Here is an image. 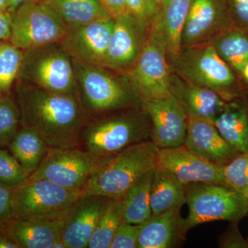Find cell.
Segmentation results:
<instances>
[{
    "label": "cell",
    "mask_w": 248,
    "mask_h": 248,
    "mask_svg": "<svg viewBox=\"0 0 248 248\" xmlns=\"http://www.w3.org/2000/svg\"><path fill=\"white\" fill-rule=\"evenodd\" d=\"M81 196L46 179L29 177L15 188L14 218L60 221Z\"/></svg>",
    "instance_id": "9"
},
{
    "label": "cell",
    "mask_w": 248,
    "mask_h": 248,
    "mask_svg": "<svg viewBox=\"0 0 248 248\" xmlns=\"http://www.w3.org/2000/svg\"><path fill=\"white\" fill-rule=\"evenodd\" d=\"M24 51L9 42H0V94H7L22 67Z\"/></svg>",
    "instance_id": "30"
},
{
    "label": "cell",
    "mask_w": 248,
    "mask_h": 248,
    "mask_svg": "<svg viewBox=\"0 0 248 248\" xmlns=\"http://www.w3.org/2000/svg\"><path fill=\"white\" fill-rule=\"evenodd\" d=\"M8 148L22 167L32 174L45 159L49 146L33 130L22 127L18 130Z\"/></svg>",
    "instance_id": "26"
},
{
    "label": "cell",
    "mask_w": 248,
    "mask_h": 248,
    "mask_svg": "<svg viewBox=\"0 0 248 248\" xmlns=\"http://www.w3.org/2000/svg\"><path fill=\"white\" fill-rule=\"evenodd\" d=\"M170 94L182 106L187 117L213 123L226 102L215 91L191 84L174 73L171 81Z\"/></svg>",
    "instance_id": "19"
},
{
    "label": "cell",
    "mask_w": 248,
    "mask_h": 248,
    "mask_svg": "<svg viewBox=\"0 0 248 248\" xmlns=\"http://www.w3.org/2000/svg\"><path fill=\"white\" fill-rule=\"evenodd\" d=\"M66 24L42 0H31L12 14L10 42L23 51L61 42Z\"/></svg>",
    "instance_id": "10"
},
{
    "label": "cell",
    "mask_w": 248,
    "mask_h": 248,
    "mask_svg": "<svg viewBox=\"0 0 248 248\" xmlns=\"http://www.w3.org/2000/svg\"><path fill=\"white\" fill-rule=\"evenodd\" d=\"M225 185L244 194L248 187V152L239 153L223 167Z\"/></svg>",
    "instance_id": "32"
},
{
    "label": "cell",
    "mask_w": 248,
    "mask_h": 248,
    "mask_svg": "<svg viewBox=\"0 0 248 248\" xmlns=\"http://www.w3.org/2000/svg\"><path fill=\"white\" fill-rule=\"evenodd\" d=\"M218 55L241 77L248 62V29L232 27L212 42Z\"/></svg>",
    "instance_id": "27"
},
{
    "label": "cell",
    "mask_w": 248,
    "mask_h": 248,
    "mask_svg": "<svg viewBox=\"0 0 248 248\" xmlns=\"http://www.w3.org/2000/svg\"><path fill=\"white\" fill-rule=\"evenodd\" d=\"M21 125L32 129L52 148H81L89 122L79 96L60 94L24 84L17 89Z\"/></svg>",
    "instance_id": "1"
},
{
    "label": "cell",
    "mask_w": 248,
    "mask_h": 248,
    "mask_svg": "<svg viewBox=\"0 0 248 248\" xmlns=\"http://www.w3.org/2000/svg\"><path fill=\"white\" fill-rule=\"evenodd\" d=\"M159 148L151 140L135 143L111 157L80 190L81 196L119 197L155 169Z\"/></svg>",
    "instance_id": "3"
},
{
    "label": "cell",
    "mask_w": 248,
    "mask_h": 248,
    "mask_svg": "<svg viewBox=\"0 0 248 248\" xmlns=\"http://www.w3.org/2000/svg\"><path fill=\"white\" fill-rule=\"evenodd\" d=\"M112 17L128 12L125 0H99Z\"/></svg>",
    "instance_id": "39"
},
{
    "label": "cell",
    "mask_w": 248,
    "mask_h": 248,
    "mask_svg": "<svg viewBox=\"0 0 248 248\" xmlns=\"http://www.w3.org/2000/svg\"><path fill=\"white\" fill-rule=\"evenodd\" d=\"M21 114L11 96L0 94V146L8 147L19 130Z\"/></svg>",
    "instance_id": "31"
},
{
    "label": "cell",
    "mask_w": 248,
    "mask_h": 248,
    "mask_svg": "<svg viewBox=\"0 0 248 248\" xmlns=\"http://www.w3.org/2000/svg\"><path fill=\"white\" fill-rule=\"evenodd\" d=\"M112 156H99L81 148L49 147L38 169L31 177L46 179L71 190H81Z\"/></svg>",
    "instance_id": "11"
},
{
    "label": "cell",
    "mask_w": 248,
    "mask_h": 248,
    "mask_svg": "<svg viewBox=\"0 0 248 248\" xmlns=\"http://www.w3.org/2000/svg\"><path fill=\"white\" fill-rule=\"evenodd\" d=\"M137 108L92 119L83 131L81 148L99 156H112L132 145L151 140L149 117L142 108Z\"/></svg>",
    "instance_id": "4"
},
{
    "label": "cell",
    "mask_w": 248,
    "mask_h": 248,
    "mask_svg": "<svg viewBox=\"0 0 248 248\" xmlns=\"http://www.w3.org/2000/svg\"><path fill=\"white\" fill-rule=\"evenodd\" d=\"M141 226L122 221L116 232L110 248H138Z\"/></svg>",
    "instance_id": "35"
},
{
    "label": "cell",
    "mask_w": 248,
    "mask_h": 248,
    "mask_svg": "<svg viewBox=\"0 0 248 248\" xmlns=\"http://www.w3.org/2000/svg\"><path fill=\"white\" fill-rule=\"evenodd\" d=\"M238 223L231 222L219 241V247L225 248H248V241H246L240 232Z\"/></svg>",
    "instance_id": "38"
},
{
    "label": "cell",
    "mask_w": 248,
    "mask_h": 248,
    "mask_svg": "<svg viewBox=\"0 0 248 248\" xmlns=\"http://www.w3.org/2000/svg\"><path fill=\"white\" fill-rule=\"evenodd\" d=\"M244 195L245 197H246V202H247L248 206V187L246 189V191H245Z\"/></svg>",
    "instance_id": "45"
},
{
    "label": "cell",
    "mask_w": 248,
    "mask_h": 248,
    "mask_svg": "<svg viewBox=\"0 0 248 248\" xmlns=\"http://www.w3.org/2000/svg\"><path fill=\"white\" fill-rule=\"evenodd\" d=\"M124 195L108 197L97 227L90 239L89 248H110L114 236L123 221Z\"/></svg>",
    "instance_id": "29"
},
{
    "label": "cell",
    "mask_w": 248,
    "mask_h": 248,
    "mask_svg": "<svg viewBox=\"0 0 248 248\" xmlns=\"http://www.w3.org/2000/svg\"><path fill=\"white\" fill-rule=\"evenodd\" d=\"M4 224L0 226V248H19L17 243L8 234Z\"/></svg>",
    "instance_id": "41"
},
{
    "label": "cell",
    "mask_w": 248,
    "mask_h": 248,
    "mask_svg": "<svg viewBox=\"0 0 248 248\" xmlns=\"http://www.w3.org/2000/svg\"><path fill=\"white\" fill-rule=\"evenodd\" d=\"M14 191L0 182V226L14 218Z\"/></svg>",
    "instance_id": "36"
},
{
    "label": "cell",
    "mask_w": 248,
    "mask_h": 248,
    "mask_svg": "<svg viewBox=\"0 0 248 248\" xmlns=\"http://www.w3.org/2000/svg\"><path fill=\"white\" fill-rule=\"evenodd\" d=\"M155 169L140 178L124 195L123 222L141 225L151 218V192Z\"/></svg>",
    "instance_id": "28"
},
{
    "label": "cell",
    "mask_w": 248,
    "mask_h": 248,
    "mask_svg": "<svg viewBox=\"0 0 248 248\" xmlns=\"http://www.w3.org/2000/svg\"><path fill=\"white\" fill-rule=\"evenodd\" d=\"M234 27L248 29V0H228Z\"/></svg>",
    "instance_id": "37"
},
{
    "label": "cell",
    "mask_w": 248,
    "mask_h": 248,
    "mask_svg": "<svg viewBox=\"0 0 248 248\" xmlns=\"http://www.w3.org/2000/svg\"><path fill=\"white\" fill-rule=\"evenodd\" d=\"M189 213L184 219L186 233L191 228L214 221L239 223L248 213L244 194L223 184L190 183L186 185Z\"/></svg>",
    "instance_id": "7"
},
{
    "label": "cell",
    "mask_w": 248,
    "mask_h": 248,
    "mask_svg": "<svg viewBox=\"0 0 248 248\" xmlns=\"http://www.w3.org/2000/svg\"><path fill=\"white\" fill-rule=\"evenodd\" d=\"M114 19L113 31L101 66L110 71H128L141 53L151 27L129 12Z\"/></svg>",
    "instance_id": "13"
},
{
    "label": "cell",
    "mask_w": 248,
    "mask_h": 248,
    "mask_svg": "<svg viewBox=\"0 0 248 248\" xmlns=\"http://www.w3.org/2000/svg\"><path fill=\"white\" fill-rule=\"evenodd\" d=\"M141 107L151 122V140L159 149L175 148L184 144L187 116L172 94L141 101Z\"/></svg>",
    "instance_id": "14"
},
{
    "label": "cell",
    "mask_w": 248,
    "mask_h": 248,
    "mask_svg": "<svg viewBox=\"0 0 248 248\" xmlns=\"http://www.w3.org/2000/svg\"><path fill=\"white\" fill-rule=\"evenodd\" d=\"M31 175V173L22 167L9 151L0 148V182L16 188Z\"/></svg>",
    "instance_id": "33"
},
{
    "label": "cell",
    "mask_w": 248,
    "mask_h": 248,
    "mask_svg": "<svg viewBox=\"0 0 248 248\" xmlns=\"http://www.w3.org/2000/svg\"><path fill=\"white\" fill-rule=\"evenodd\" d=\"M128 12L151 27L159 12L161 0H125Z\"/></svg>",
    "instance_id": "34"
},
{
    "label": "cell",
    "mask_w": 248,
    "mask_h": 248,
    "mask_svg": "<svg viewBox=\"0 0 248 248\" xmlns=\"http://www.w3.org/2000/svg\"><path fill=\"white\" fill-rule=\"evenodd\" d=\"M232 27L228 0H192L183 29L182 48L212 43Z\"/></svg>",
    "instance_id": "12"
},
{
    "label": "cell",
    "mask_w": 248,
    "mask_h": 248,
    "mask_svg": "<svg viewBox=\"0 0 248 248\" xmlns=\"http://www.w3.org/2000/svg\"><path fill=\"white\" fill-rule=\"evenodd\" d=\"M9 0H0V12H4V11H9Z\"/></svg>",
    "instance_id": "43"
},
{
    "label": "cell",
    "mask_w": 248,
    "mask_h": 248,
    "mask_svg": "<svg viewBox=\"0 0 248 248\" xmlns=\"http://www.w3.org/2000/svg\"><path fill=\"white\" fill-rule=\"evenodd\" d=\"M192 0H161L155 22L164 36L170 58L182 48V33Z\"/></svg>",
    "instance_id": "24"
},
{
    "label": "cell",
    "mask_w": 248,
    "mask_h": 248,
    "mask_svg": "<svg viewBox=\"0 0 248 248\" xmlns=\"http://www.w3.org/2000/svg\"><path fill=\"white\" fill-rule=\"evenodd\" d=\"M115 25L113 17L69 28L60 43L77 61L102 65Z\"/></svg>",
    "instance_id": "15"
},
{
    "label": "cell",
    "mask_w": 248,
    "mask_h": 248,
    "mask_svg": "<svg viewBox=\"0 0 248 248\" xmlns=\"http://www.w3.org/2000/svg\"><path fill=\"white\" fill-rule=\"evenodd\" d=\"M186 185L167 170L156 166L151 192L152 215L180 211L186 203Z\"/></svg>",
    "instance_id": "23"
},
{
    "label": "cell",
    "mask_w": 248,
    "mask_h": 248,
    "mask_svg": "<svg viewBox=\"0 0 248 248\" xmlns=\"http://www.w3.org/2000/svg\"><path fill=\"white\" fill-rule=\"evenodd\" d=\"M63 220L46 221L14 218L5 223L4 226L19 248H52L54 244L62 241Z\"/></svg>",
    "instance_id": "21"
},
{
    "label": "cell",
    "mask_w": 248,
    "mask_h": 248,
    "mask_svg": "<svg viewBox=\"0 0 248 248\" xmlns=\"http://www.w3.org/2000/svg\"><path fill=\"white\" fill-rule=\"evenodd\" d=\"M213 124L238 153L248 152V95L246 93L226 101Z\"/></svg>",
    "instance_id": "20"
},
{
    "label": "cell",
    "mask_w": 248,
    "mask_h": 248,
    "mask_svg": "<svg viewBox=\"0 0 248 248\" xmlns=\"http://www.w3.org/2000/svg\"><path fill=\"white\" fill-rule=\"evenodd\" d=\"M108 197L84 196L77 200L63 218L61 240L65 248H88Z\"/></svg>",
    "instance_id": "17"
},
{
    "label": "cell",
    "mask_w": 248,
    "mask_h": 248,
    "mask_svg": "<svg viewBox=\"0 0 248 248\" xmlns=\"http://www.w3.org/2000/svg\"><path fill=\"white\" fill-rule=\"evenodd\" d=\"M72 60L80 99L88 117L96 118L141 104L127 75L124 78L116 76L100 65Z\"/></svg>",
    "instance_id": "2"
},
{
    "label": "cell",
    "mask_w": 248,
    "mask_h": 248,
    "mask_svg": "<svg viewBox=\"0 0 248 248\" xmlns=\"http://www.w3.org/2000/svg\"><path fill=\"white\" fill-rule=\"evenodd\" d=\"M29 1H31V0H9V12L13 14L19 6Z\"/></svg>",
    "instance_id": "42"
},
{
    "label": "cell",
    "mask_w": 248,
    "mask_h": 248,
    "mask_svg": "<svg viewBox=\"0 0 248 248\" xmlns=\"http://www.w3.org/2000/svg\"><path fill=\"white\" fill-rule=\"evenodd\" d=\"M172 74L164 36L154 22L141 53L127 71V76L143 101L170 95Z\"/></svg>",
    "instance_id": "8"
},
{
    "label": "cell",
    "mask_w": 248,
    "mask_h": 248,
    "mask_svg": "<svg viewBox=\"0 0 248 248\" xmlns=\"http://www.w3.org/2000/svg\"><path fill=\"white\" fill-rule=\"evenodd\" d=\"M172 72L184 81L212 90L228 101L244 94L238 76L211 43L183 47L170 58Z\"/></svg>",
    "instance_id": "5"
},
{
    "label": "cell",
    "mask_w": 248,
    "mask_h": 248,
    "mask_svg": "<svg viewBox=\"0 0 248 248\" xmlns=\"http://www.w3.org/2000/svg\"><path fill=\"white\" fill-rule=\"evenodd\" d=\"M156 166L172 172L185 185L199 182L225 185L224 166L214 164L201 157L184 145L159 149Z\"/></svg>",
    "instance_id": "16"
},
{
    "label": "cell",
    "mask_w": 248,
    "mask_h": 248,
    "mask_svg": "<svg viewBox=\"0 0 248 248\" xmlns=\"http://www.w3.org/2000/svg\"><path fill=\"white\" fill-rule=\"evenodd\" d=\"M12 27V14L9 11L0 12V42L9 40Z\"/></svg>",
    "instance_id": "40"
},
{
    "label": "cell",
    "mask_w": 248,
    "mask_h": 248,
    "mask_svg": "<svg viewBox=\"0 0 248 248\" xmlns=\"http://www.w3.org/2000/svg\"><path fill=\"white\" fill-rule=\"evenodd\" d=\"M19 76L24 84L79 96L73 60L60 42L24 51Z\"/></svg>",
    "instance_id": "6"
},
{
    "label": "cell",
    "mask_w": 248,
    "mask_h": 248,
    "mask_svg": "<svg viewBox=\"0 0 248 248\" xmlns=\"http://www.w3.org/2000/svg\"><path fill=\"white\" fill-rule=\"evenodd\" d=\"M184 146L214 164L225 166L239 153L223 139L213 122L187 117Z\"/></svg>",
    "instance_id": "18"
},
{
    "label": "cell",
    "mask_w": 248,
    "mask_h": 248,
    "mask_svg": "<svg viewBox=\"0 0 248 248\" xmlns=\"http://www.w3.org/2000/svg\"><path fill=\"white\" fill-rule=\"evenodd\" d=\"M180 211L152 215L141 224L138 248H172L186 234Z\"/></svg>",
    "instance_id": "22"
},
{
    "label": "cell",
    "mask_w": 248,
    "mask_h": 248,
    "mask_svg": "<svg viewBox=\"0 0 248 248\" xmlns=\"http://www.w3.org/2000/svg\"><path fill=\"white\" fill-rule=\"evenodd\" d=\"M68 29L112 17L99 0H42Z\"/></svg>",
    "instance_id": "25"
},
{
    "label": "cell",
    "mask_w": 248,
    "mask_h": 248,
    "mask_svg": "<svg viewBox=\"0 0 248 248\" xmlns=\"http://www.w3.org/2000/svg\"><path fill=\"white\" fill-rule=\"evenodd\" d=\"M241 78L245 79V81L248 84V62L246 63V66H244L242 75H241Z\"/></svg>",
    "instance_id": "44"
}]
</instances>
